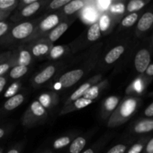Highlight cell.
<instances>
[{"instance_id":"obj_22","label":"cell","mask_w":153,"mask_h":153,"mask_svg":"<svg viewBox=\"0 0 153 153\" xmlns=\"http://www.w3.org/2000/svg\"><path fill=\"white\" fill-rule=\"evenodd\" d=\"M99 94H100V89L97 86H93L91 87L85 93V94L83 95L84 98L87 99V100H89L93 101L94 100L97 99L98 97Z\"/></svg>"},{"instance_id":"obj_47","label":"cell","mask_w":153,"mask_h":153,"mask_svg":"<svg viewBox=\"0 0 153 153\" xmlns=\"http://www.w3.org/2000/svg\"><path fill=\"white\" fill-rule=\"evenodd\" d=\"M82 153H95V152H94V149H91V148H90V149H86V150H85V152H83Z\"/></svg>"},{"instance_id":"obj_26","label":"cell","mask_w":153,"mask_h":153,"mask_svg":"<svg viewBox=\"0 0 153 153\" xmlns=\"http://www.w3.org/2000/svg\"><path fill=\"white\" fill-rule=\"evenodd\" d=\"M65 52L64 46H54L50 52V57L52 59H58L61 56L64 55Z\"/></svg>"},{"instance_id":"obj_31","label":"cell","mask_w":153,"mask_h":153,"mask_svg":"<svg viewBox=\"0 0 153 153\" xmlns=\"http://www.w3.org/2000/svg\"><path fill=\"white\" fill-rule=\"evenodd\" d=\"M84 12H85L84 13L85 18L88 19L89 22H92V21L95 20L96 17H97V13H96L95 10H94V9L88 7Z\"/></svg>"},{"instance_id":"obj_41","label":"cell","mask_w":153,"mask_h":153,"mask_svg":"<svg viewBox=\"0 0 153 153\" xmlns=\"http://www.w3.org/2000/svg\"><path fill=\"white\" fill-rule=\"evenodd\" d=\"M111 1H107V0L98 1V6L101 10H106V9L109 7Z\"/></svg>"},{"instance_id":"obj_28","label":"cell","mask_w":153,"mask_h":153,"mask_svg":"<svg viewBox=\"0 0 153 153\" xmlns=\"http://www.w3.org/2000/svg\"><path fill=\"white\" fill-rule=\"evenodd\" d=\"M110 24L111 19L107 14H103L100 17V22H99L100 30H102V31H106L108 28V27L110 26Z\"/></svg>"},{"instance_id":"obj_14","label":"cell","mask_w":153,"mask_h":153,"mask_svg":"<svg viewBox=\"0 0 153 153\" xmlns=\"http://www.w3.org/2000/svg\"><path fill=\"white\" fill-rule=\"evenodd\" d=\"M86 143L87 141L84 137H78L70 144V148H69V152L80 153L82 151V149L85 148Z\"/></svg>"},{"instance_id":"obj_39","label":"cell","mask_w":153,"mask_h":153,"mask_svg":"<svg viewBox=\"0 0 153 153\" xmlns=\"http://www.w3.org/2000/svg\"><path fill=\"white\" fill-rule=\"evenodd\" d=\"M10 64L9 63H2L0 64V76H2L3 74L6 73L9 70Z\"/></svg>"},{"instance_id":"obj_25","label":"cell","mask_w":153,"mask_h":153,"mask_svg":"<svg viewBox=\"0 0 153 153\" xmlns=\"http://www.w3.org/2000/svg\"><path fill=\"white\" fill-rule=\"evenodd\" d=\"M70 143V138L69 137H61L57 139L53 143V147L55 149H60L65 147Z\"/></svg>"},{"instance_id":"obj_27","label":"cell","mask_w":153,"mask_h":153,"mask_svg":"<svg viewBox=\"0 0 153 153\" xmlns=\"http://www.w3.org/2000/svg\"><path fill=\"white\" fill-rule=\"evenodd\" d=\"M119 102V100L117 97H111L106 100L105 106L108 111H112L116 108Z\"/></svg>"},{"instance_id":"obj_11","label":"cell","mask_w":153,"mask_h":153,"mask_svg":"<svg viewBox=\"0 0 153 153\" xmlns=\"http://www.w3.org/2000/svg\"><path fill=\"white\" fill-rule=\"evenodd\" d=\"M69 25L67 22H61L59 25L53 28L52 31L49 34V40L52 42H55L58 40L60 37L62 36V34L65 32L68 28Z\"/></svg>"},{"instance_id":"obj_36","label":"cell","mask_w":153,"mask_h":153,"mask_svg":"<svg viewBox=\"0 0 153 153\" xmlns=\"http://www.w3.org/2000/svg\"><path fill=\"white\" fill-rule=\"evenodd\" d=\"M142 153H153V137L148 140Z\"/></svg>"},{"instance_id":"obj_48","label":"cell","mask_w":153,"mask_h":153,"mask_svg":"<svg viewBox=\"0 0 153 153\" xmlns=\"http://www.w3.org/2000/svg\"><path fill=\"white\" fill-rule=\"evenodd\" d=\"M5 58V55H0V64H2V61Z\"/></svg>"},{"instance_id":"obj_44","label":"cell","mask_w":153,"mask_h":153,"mask_svg":"<svg viewBox=\"0 0 153 153\" xmlns=\"http://www.w3.org/2000/svg\"><path fill=\"white\" fill-rule=\"evenodd\" d=\"M35 1H37L36 0H24L23 2L25 3V4H26L27 5H29V4H33V3H34Z\"/></svg>"},{"instance_id":"obj_50","label":"cell","mask_w":153,"mask_h":153,"mask_svg":"<svg viewBox=\"0 0 153 153\" xmlns=\"http://www.w3.org/2000/svg\"><path fill=\"white\" fill-rule=\"evenodd\" d=\"M151 42H152V46H153V37L152 38V40H151Z\"/></svg>"},{"instance_id":"obj_21","label":"cell","mask_w":153,"mask_h":153,"mask_svg":"<svg viewBox=\"0 0 153 153\" xmlns=\"http://www.w3.org/2000/svg\"><path fill=\"white\" fill-rule=\"evenodd\" d=\"M49 47L46 43H37L32 48V54L34 56L39 57L46 54L49 51Z\"/></svg>"},{"instance_id":"obj_33","label":"cell","mask_w":153,"mask_h":153,"mask_svg":"<svg viewBox=\"0 0 153 153\" xmlns=\"http://www.w3.org/2000/svg\"><path fill=\"white\" fill-rule=\"evenodd\" d=\"M70 0H54L50 3V8L52 9H58L62 6H65L68 4Z\"/></svg>"},{"instance_id":"obj_19","label":"cell","mask_w":153,"mask_h":153,"mask_svg":"<svg viewBox=\"0 0 153 153\" xmlns=\"http://www.w3.org/2000/svg\"><path fill=\"white\" fill-rule=\"evenodd\" d=\"M91 87V84L89 83V82H87V83H85L84 85H82V86L79 87L74 93L71 95L70 99V101H76L78 99L82 98V96L85 94V93Z\"/></svg>"},{"instance_id":"obj_43","label":"cell","mask_w":153,"mask_h":153,"mask_svg":"<svg viewBox=\"0 0 153 153\" xmlns=\"http://www.w3.org/2000/svg\"><path fill=\"white\" fill-rule=\"evenodd\" d=\"M7 15V12L0 10V21H1L2 19H4Z\"/></svg>"},{"instance_id":"obj_6","label":"cell","mask_w":153,"mask_h":153,"mask_svg":"<svg viewBox=\"0 0 153 153\" xmlns=\"http://www.w3.org/2000/svg\"><path fill=\"white\" fill-rule=\"evenodd\" d=\"M139 100L137 99H129L123 104L121 108V114L123 117L128 118L133 114L138 106Z\"/></svg>"},{"instance_id":"obj_29","label":"cell","mask_w":153,"mask_h":153,"mask_svg":"<svg viewBox=\"0 0 153 153\" xmlns=\"http://www.w3.org/2000/svg\"><path fill=\"white\" fill-rule=\"evenodd\" d=\"M92 102L93 101H91V100H87L84 97H82V98H79L77 100H76V102H74V106L77 109H82L90 105L92 103Z\"/></svg>"},{"instance_id":"obj_17","label":"cell","mask_w":153,"mask_h":153,"mask_svg":"<svg viewBox=\"0 0 153 153\" xmlns=\"http://www.w3.org/2000/svg\"><path fill=\"white\" fill-rule=\"evenodd\" d=\"M140 18V14L138 12L135 13H131L128 15H127L125 18L122 20L121 25L126 28H129V27L133 26L136 22L138 21Z\"/></svg>"},{"instance_id":"obj_7","label":"cell","mask_w":153,"mask_h":153,"mask_svg":"<svg viewBox=\"0 0 153 153\" xmlns=\"http://www.w3.org/2000/svg\"><path fill=\"white\" fill-rule=\"evenodd\" d=\"M60 21V18L57 14H51L46 16L44 19L42 20L40 24V29L43 31H49L52 28H55L58 25Z\"/></svg>"},{"instance_id":"obj_37","label":"cell","mask_w":153,"mask_h":153,"mask_svg":"<svg viewBox=\"0 0 153 153\" xmlns=\"http://www.w3.org/2000/svg\"><path fill=\"white\" fill-rule=\"evenodd\" d=\"M9 25L8 23L3 21H0V37H2L7 31H8Z\"/></svg>"},{"instance_id":"obj_18","label":"cell","mask_w":153,"mask_h":153,"mask_svg":"<svg viewBox=\"0 0 153 153\" xmlns=\"http://www.w3.org/2000/svg\"><path fill=\"white\" fill-rule=\"evenodd\" d=\"M40 7V3L37 1L29 5H26L21 10V16L23 17H28V16H31L34 13H36Z\"/></svg>"},{"instance_id":"obj_12","label":"cell","mask_w":153,"mask_h":153,"mask_svg":"<svg viewBox=\"0 0 153 153\" xmlns=\"http://www.w3.org/2000/svg\"><path fill=\"white\" fill-rule=\"evenodd\" d=\"M85 5V2L82 0H73L70 1L64 7V11L66 14H73L76 11L82 9Z\"/></svg>"},{"instance_id":"obj_46","label":"cell","mask_w":153,"mask_h":153,"mask_svg":"<svg viewBox=\"0 0 153 153\" xmlns=\"http://www.w3.org/2000/svg\"><path fill=\"white\" fill-rule=\"evenodd\" d=\"M7 153H19V150L17 149H11L8 151Z\"/></svg>"},{"instance_id":"obj_3","label":"cell","mask_w":153,"mask_h":153,"mask_svg":"<svg viewBox=\"0 0 153 153\" xmlns=\"http://www.w3.org/2000/svg\"><path fill=\"white\" fill-rule=\"evenodd\" d=\"M84 71L81 69L70 70L64 73L59 79V85L64 88H68L77 83L82 78Z\"/></svg>"},{"instance_id":"obj_20","label":"cell","mask_w":153,"mask_h":153,"mask_svg":"<svg viewBox=\"0 0 153 153\" xmlns=\"http://www.w3.org/2000/svg\"><path fill=\"white\" fill-rule=\"evenodd\" d=\"M28 72V68L27 67H24V66L18 65L13 67L10 72V77L13 79H19L20 77L23 76L24 75L26 74Z\"/></svg>"},{"instance_id":"obj_32","label":"cell","mask_w":153,"mask_h":153,"mask_svg":"<svg viewBox=\"0 0 153 153\" xmlns=\"http://www.w3.org/2000/svg\"><path fill=\"white\" fill-rule=\"evenodd\" d=\"M18 90V84L13 83L10 85L8 88V89L6 91L5 94H4V97L6 98H10V97H13L16 95V93Z\"/></svg>"},{"instance_id":"obj_42","label":"cell","mask_w":153,"mask_h":153,"mask_svg":"<svg viewBox=\"0 0 153 153\" xmlns=\"http://www.w3.org/2000/svg\"><path fill=\"white\" fill-rule=\"evenodd\" d=\"M6 78L4 76H0V93L4 90V86L6 85Z\"/></svg>"},{"instance_id":"obj_49","label":"cell","mask_w":153,"mask_h":153,"mask_svg":"<svg viewBox=\"0 0 153 153\" xmlns=\"http://www.w3.org/2000/svg\"><path fill=\"white\" fill-rule=\"evenodd\" d=\"M149 95H150V97H153V92L151 93V94H149Z\"/></svg>"},{"instance_id":"obj_35","label":"cell","mask_w":153,"mask_h":153,"mask_svg":"<svg viewBox=\"0 0 153 153\" xmlns=\"http://www.w3.org/2000/svg\"><path fill=\"white\" fill-rule=\"evenodd\" d=\"M125 5L123 3L114 4L111 7V12L114 13H123L125 12Z\"/></svg>"},{"instance_id":"obj_2","label":"cell","mask_w":153,"mask_h":153,"mask_svg":"<svg viewBox=\"0 0 153 153\" xmlns=\"http://www.w3.org/2000/svg\"><path fill=\"white\" fill-rule=\"evenodd\" d=\"M153 28V4L139 18L137 24V34L142 36Z\"/></svg>"},{"instance_id":"obj_8","label":"cell","mask_w":153,"mask_h":153,"mask_svg":"<svg viewBox=\"0 0 153 153\" xmlns=\"http://www.w3.org/2000/svg\"><path fill=\"white\" fill-rule=\"evenodd\" d=\"M55 72V68L53 66H49L46 68H45L41 73L37 74L34 77V82L37 85H41L44 82H47L49 79L52 77Z\"/></svg>"},{"instance_id":"obj_10","label":"cell","mask_w":153,"mask_h":153,"mask_svg":"<svg viewBox=\"0 0 153 153\" xmlns=\"http://www.w3.org/2000/svg\"><path fill=\"white\" fill-rule=\"evenodd\" d=\"M24 101V97L22 94H16L9 98L4 104V108L6 111H12L20 105Z\"/></svg>"},{"instance_id":"obj_23","label":"cell","mask_w":153,"mask_h":153,"mask_svg":"<svg viewBox=\"0 0 153 153\" xmlns=\"http://www.w3.org/2000/svg\"><path fill=\"white\" fill-rule=\"evenodd\" d=\"M31 57L29 52L26 50H22L19 56V61H18L19 65L26 67V66L29 65V64L31 63Z\"/></svg>"},{"instance_id":"obj_24","label":"cell","mask_w":153,"mask_h":153,"mask_svg":"<svg viewBox=\"0 0 153 153\" xmlns=\"http://www.w3.org/2000/svg\"><path fill=\"white\" fill-rule=\"evenodd\" d=\"M31 110L32 113L35 116L40 117L43 116L45 114V109L43 106L42 105L41 103L37 101H34L31 105Z\"/></svg>"},{"instance_id":"obj_13","label":"cell","mask_w":153,"mask_h":153,"mask_svg":"<svg viewBox=\"0 0 153 153\" xmlns=\"http://www.w3.org/2000/svg\"><path fill=\"white\" fill-rule=\"evenodd\" d=\"M149 2L150 0H131L128 3L127 10L129 13L138 12Z\"/></svg>"},{"instance_id":"obj_40","label":"cell","mask_w":153,"mask_h":153,"mask_svg":"<svg viewBox=\"0 0 153 153\" xmlns=\"http://www.w3.org/2000/svg\"><path fill=\"white\" fill-rule=\"evenodd\" d=\"M145 75L147 79H149V80L153 79V64H151L148 67V68L146 69V70L145 71V73H143Z\"/></svg>"},{"instance_id":"obj_30","label":"cell","mask_w":153,"mask_h":153,"mask_svg":"<svg viewBox=\"0 0 153 153\" xmlns=\"http://www.w3.org/2000/svg\"><path fill=\"white\" fill-rule=\"evenodd\" d=\"M15 0H0V10L7 12V10L16 4Z\"/></svg>"},{"instance_id":"obj_1","label":"cell","mask_w":153,"mask_h":153,"mask_svg":"<svg viewBox=\"0 0 153 153\" xmlns=\"http://www.w3.org/2000/svg\"><path fill=\"white\" fill-rule=\"evenodd\" d=\"M153 46L151 42L150 45L144 46L139 49L134 56V64L135 70L140 74L143 75L151 63Z\"/></svg>"},{"instance_id":"obj_34","label":"cell","mask_w":153,"mask_h":153,"mask_svg":"<svg viewBox=\"0 0 153 153\" xmlns=\"http://www.w3.org/2000/svg\"><path fill=\"white\" fill-rule=\"evenodd\" d=\"M127 146L124 144H117L109 149L107 153H125L126 152Z\"/></svg>"},{"instance_id":"obj_15","label":"cell","mask_w":153,"mask_h":153,"mask_svg":"<svg viewBox=\"0 0 153 153\" xmlns=\"http://www.w3.org/2000/svg\"><path fill=\"white\" fill-rule=\"evenodd\" d=\"M101 37V31L98 22H95L91 25L88 31L87 37L88 40L91 42H94L98 40Z\"/></svg>"},{"instance_id":"obj_38","label":"cell","mask_w":153,"mask_h":153,"mask_svg":"<svg viewBox=\"0 0 153 153\" xmlns=\"http://www.w3.org/2000/svg\"><path fill=\"white\" fill-rule=\"evenodd\" d=\"M143 114L147 118L153 117V102L145 109Z\"/></svg>"},{"instance_id":"obj_16","label":"cell","mask_w":153,"mask_h":153,"mask_svg":"<svg viewBox=\"0 0 153 153\" xmlns=\"http://www.w3.org/2000/svg\"><path fill=\"white\" fill-rule=\"evenodd\" d=\"M150 139V137H142L140 140H139L137 143L133 144L132 146L130 147V149L127 151L126 153H142L143 152V149H144L145 146H146V143L148 140Z\"/></svg>"},{"instance_id":"obj_5","label":"cell","mask_w":153,"mask_h":153,"mask_svg":"<svg viewBox=\"0 0 153 153\" xmlns=\"http://www.w3.org/2000/svg\"><path fill=\"white\" fill-rule=\"evenodd\" d=\"M133 131L137 134H143L153 131V117L140 120L134 124Z\"/></svg>"},{"instance_id":"obj_51","label":"cell","mask_w":153,"mask_h":153,"mask_svg":"<svg viewBox=\"0 0 153 153\" xmlns=\"http://www.w3.org/2000/svg\"><path fill=\"white\" fill-rule=\"evenodd\" d=\"M0 153H2V152H1V150H0Z\"/></svg>"},{"instance_id":"obj_9","label":"cell","mask_w":153,"mask_h":153,"mask_svg":"<svg viewBox=\"0 0 153 153\" xmlns=\"http://www.w3.org/2000/svg\"><path fill=\"white\" fill-rule=\"evenodd\" d=\"M124 52H125V47L123 46L120 45V46H115L105 57V61L108 64H113L117 60L119 59Z\"/></svg>"},{"instance_id":"obj_4","label":"cell","mask_w":153,"mask_h":153,"mask_svg":"<svg viewBox=\"0 0 153 153\" xmlns=\"http://www.w3.org/2000/svg\"><path fill=\"white\" fill-rule=\"evenodd\" d=\"M34 31V25L31 22H25L16 25L11 31V36L16 40H22L31 35Z\"/></svg>"},{"instance_id":"obj_45","label":"cell","mask_w":153,"mask_h":153,"mask_svg":"<svg viewBox=\"0 0 153 153\" xmlns=\"http://www.w3.org/2000/svg\"><path fill=\"white\" fill-rule=\"evenodd\" d=\"M4 134H5V131H4V128H0V139L2 138L3 136L4 135Z\"/></svg>"}]
</instances>
